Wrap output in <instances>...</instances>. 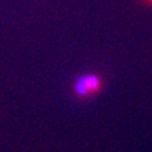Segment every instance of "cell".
<instances>
[{"label": "cell", "instance_id": "1", "mask_svg": "<svg viewBox=\"0 0 152 152\" xmlns=\"http://www.w3.org/2000/svg\"><path fill=\"white\" fill-rule=\"evenodd\" d=\"M103 88V80L96 73H87L77 78L75 82V94L79 98H88L97 95Z\"/></svg>", "mask_w": 152, "mask_h": 152}, {"label": "cell", "instance_id": "2", "mask_svg": "<svg viewBox=\"0 0 152 152\" xmlns=\"http://www.w3.org/2000/svg\"><path fill=\"white\" fill-rule=\"evenodd\" d=\"M143 1H144L147 5H152V0H143Z\"/></svg>", "mask_w": 152, "mask_h": 152}]
</instances>
